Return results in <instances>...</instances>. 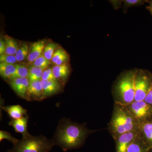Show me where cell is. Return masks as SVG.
Segmentation results:
<instances>
[{"label": "cell", "instance_id": "cb8c5ba5", "mask_svg": "<svg viewBox=\"0 0 152 152\" xmlns=\"http://www.w3.org/2000/svg\"><path fill=\"white\" fill-rule=\"evenodd\" d=\"M57 46V44L53 42H50L45 47L43 54L49 61L52 60Z\"/></svg>", "mask_w": 152, "mask_h": 152}, {"label": "cell", "instance_id": "d4e9b609", "mask_svg": "<svg viewBox=\"0 0 152 152\" xmlns=\"http://www.w3.org/2000/svg\"><path fill=\"white\" fill-rule=\"evenodd\" d=\"M50 62L44 56L43 54L41 55L32 63L31 65L40 68L45 70L48 68Z\"/></svg>", "mask_w": 152, "mask_h": 152}, {"label": "cell", "instance_id": "5b68a950", "mask_svg": "<svg viewBox=\"0 0 152 152\" xmlns=\"http://www.w3.org/2000/svg\"><path fill=\"white\" fill-rule=\"evenodd\" d=\"M152 86V73L145 69H136L134 101H144Z\"/></svg>", "mask_w": 152, "mask_h": 152}, {"label": "cell", "instance_id": "52a82bcc", "mask_svg": "<svg viewBox=\"0 0 152 152\" xmlns=\"http://www.w3.org/2000/svg\"><path fill=\"white\" fill-rule=\"evenodd\" d=\"M139 131H133L121 135L114 139L115 152H126L131 143L139 136Z\"/></svg>", "mask_w": 152, "mask_h": 152}, {"label": "cell", "instance_id": "f546056e", "mask_svg": "<svg viewBox=\"0 0 152 152\" xmlns=\"http://www.w3.org/2000/svg\"><path fill=\"white\" fill-rule=\"evenodd\" d=\"M144 101L152 107V86Z\"/></svg>", "mask_w": 152, "mask_h": 152}, {"label": "cell", "instance_id": "d6986e66", "mask_svg": "<svg viewBox=\"0 0 152 152\" xmlns=\"http://www.w3.org/2000/svg\"><path fill=\"white\" fill-rule=\"evenodd\" d=\"M4 42L6 46L5 54L7 55H15L19 49L16 41L8 36L4 37Z\"/></svg>", "mask_w": 152, "mask_h": 152}, {"label": "cell", "instance_id": "9c48e42d", "mask_svg": "<svg viewBox=\"0 0 152 152\" xmlns=\"http://www.w3.org/2000/svg\"><path fill=\"white\" fill-rule=\"evenodd\" d=\"M10 81V84L14 91L19 96L26 99L30 84V81L28 78H18Z\"/></svg>", "mask_w": 152, "mask_h": 152}, {"label": "cell", "instance_id": "4316f807", "mask_svg": "<svg viewBox=\"0 0 152 152\" xmlns=\"http://www.w3.org/2000/svg\"><path fill=\"white\" fill-rule=\"evenodd\" d=\"M0 62L12 64H15L18 62L15 55H7L5 53L0 56Z\"/></svg>", "mask_w": 152, "mask_h": 152}, {"label": "cell", "instance_id": "ac0fdd59", "mask_svg": "<svg viewBox=\"0 0 152 152\" xmlns=\"http://www.w3.org/2000/svg\"><path fill=\"white\" fill-rule=\"evenodd\" d=\"M15 71V64L0 63V74L4 78L10 80Z\"/></svg>", "mask_w": 152, "mask_h": 152}, {"label": "cell", "instance_id": "7c38bea8", "mask_svg": "<svg viewBox=\"0 0 152 152\" xmlns=\"http://www.w3.org/2000/svg\"><path fill=\"white\" fill-rule=\"evenodd\" d=\"M45 46V42L44 40L35 42L32 45L27 57L29 64L31 65L37 59L42 55Z\"/></svg>", "mask_w": 152, "mask_h": 152}, {"label": "cell", "instance_id": "ba28073f", "mask_svg": "<svg viewBox=\"0 0 152 152\" xmlns=\"http://www.w3.org/2000/svg\"><path fill=\"white\" fill-rule=\"evenodd\" d=\"M139 136L148 149L152 152V120L139 124Z\"/></svg>", "mask_w": 152, "mask_h": 152}, {"label": "cell", "instance_id": "2e32d148", "mask_svg": "<svg viewBox=\"0 0 152 152\" xmlns=\"http://www.w3.org/2000/svg\"><path fill=\"white\" fill-rule=\"evenodd\" d=\"M69 60L67 53L64 49L58 48L55 52L51 61L55 65H61L67 64Z\"/></svg>", "mask_w": 152, "mask_h": 152}, {"label": "cell", "instance_id": "f1b7e54d", "mask_svg": "<svg viewBox=\"0 0 152 152\" xmlns=\"http://www.w3.org/2000/svg\"><path fill=\"white\" fill-rule=\"evenodd\" d=\"M111 4L114 10H118L122 6L124 0H111L109 1Z\"/></svg>", "mask_w": 152, "mask_h": 152}, {"label": "cell", "instance_id": "1f68e13d", "mask_svg": "<svg viewBox=\"0 0 152 152\" xmlns=\"http://www.w3.org/2000/svg\"><path fill=\"white\" fill-rule=\"evenodd\" d=\"M148 4L147 5L146 8L150 12L152 16V0L148 1Z\"/></svg>", "mask_w": 152, "mask_h": 152}, {"label": "cell", "instance_id": "7402d4cb", "mask_svg": "<svg viewBox=\"0 0 152 152\" xmlns=\"http://www.w3.org/2000/svg\"><path fill=\"white\" fill-rule=\"evenodd\" d=\"M148 2V0H124L123 12L125 13L129 8L142 6Z\"/></svg>", "mask_w": 152, "mask_h": 152}, {"label": "cell", "instance_id": "4fadbf2b", "mask_svg": "<svg viewBox=\"0 0 152 152\" xmlns=\"http://www.w3.org/2000/svg\"><path fill=\"white\" fill-rule=\"evenodd\" d=\"M28 117L26 116L18 119H13L9 123V125L12 126L17 132L20 133L23 137H26L30 135L27 131V124Z\"/></svg>", "mask_w": 152, "mask_h": 152}, {"label": "cell", "instance_id": "603a6c76", "mask_svg": "<svg viewBox=\"0 0 152 152\" xmlns=\"http://www.w3.org/2000/svg\"><path fill=\"white\" fill-rule=\"evenodd\" d=\"M28 46L26 43H24L19 48L15 55L18 62L23 61L26 57H28Z\"/></svg>", "mask_w": 152, "mask_h": 152}, {"label": "cell", "instance_id": "5bb4252c", "mask_svg": "<svg viewBox=\"0 0 152 152\" xmlns=\"http://www.w3.org/2000/svg\"><path fill=\"white\" fill-rule=\"evenodd\" d=\"M52 70L55 77L59 83L66 82L70 73L69 66L67 64L61 65H55L52 68Z\"/></svg>", "mask_w": 152, "mask_h": 152}, {"label": "cell", "instance_id": "8fae6325", "mask_svg": "<svg viewBox=\"0 0 152 152\" xmlns=\"http://www.w3.org/2000/svg\"><path fill=\"white\" fill-rule=\"evenodd\" d=\"M41 82L43 91L44 99L56 94L62 90L61 84L59 82L41 80Z\"/></svg>", "mask_w": 152, "mask_h": 152}, {"label": "cell", "instance_id": "ffe728a7", "mask_svg": "<svg viewBox=\"0 0 152 152\" xmlns=\"http://www.w3.org/2000/svg\"><path fill=\"white\" fill-rule=\"evenodd\" d=\"M45 70L31 65L28 68V79L30 82L41 80L43 73Z\"/></svg>", "mask_w": 152, "mask_h": 152}, {"label": "cell", "instance_id": "44dd1931", "mask_svg": "<svg viewBox=\"0 0 152 152\" xmlns=\"http://www.w3.org/2000/svg\"><path fill=\"white\" fill-rule=\"evenodd\" d=\"M16 71L10 80L18 78H28V68L23 65L15 64Z\"/></svg>", "mask_w": 152, "mask_h": 152}, {"label": "cell", "instance_id": "30bf717a", "mask_svg": "<svg viewBox=\"0 0 152 152\" xmlns=\"http://www.w3.org/2000/svg\"><path fill=\"white\" fill-rule=\"evenodd\" d=\"M44 99L43 91L41 80L30 82L26 99L28 101H42Z\"/></svg>", "mask_w": 152, "mask_h": 152}, {"label": "cell", "instance_id": "9a60e30c", "mask_svg": "<svg viewBox=\"0 0 152 152\" xmlns=\"http://www.w3.org/2000/svg\"><path fill=\"white\" fill-rule=\"evenodd\" d=\"M10 117L13 119H18L27 115V110L19 105L2 107Z\"/></svg>", "mask_w": 152, "mask_h": 152}, {"label": "cell", "instance_id": "484cf974", "mask_svg": "<svg viewBox=\"0 0 152 152\" xmlns=\"http://www.w3.org/2000/svg\"><path fill=\"white\" fill-rule=\"evenodd\" d=\"M4 139L12 143L14 145H16L20 141V140L14 137L10 133L6 132V131H0V141L1 142L3 140H4Z\"/></svg>", "mask_w": 152, "mask_h": 152}, {"label": "cell", "instance_id": "e0dca14e", "mask_svg": "<svg viewBox=\"0 0 152 152\" xmlns=\"http://www.w3.org/2000/svg\"><path fill=\"white\" fill-rule=\"evenodd\" d=\"M126 152H150L140 136L130 145Z\"/></svg>", "mask_w": 152, "mask_h": 152}, {"label": "cell", "instance_id": "3957f363", "mask_svg": "<svg viewBox=\"0 0 152 152\" xmlns=\"http://www.w3.org/2000/svg\"><path fill=\"white\" fill-rule=\"evenodd\" d=\"M136 69L126 70L117 77L112 87L114 102L126 105L135 100Z\"/></svg>", "mask_w": 152, "mask_h": 152}, {"label": "cell", "instance_id": "6da1fadb", "mask_svg": "<svg viewBox=\"0 0 152 152\" xmlns=\"http://www.w3.org/2000/svg\"><path fill=\"white\" fill-rule=\"evenodd\" d=\"M93 132L84 125L63 119L60 121L53 140L55 145L58 146L64 151H67L81 147L88 135Z\"/></svg>", "mask_w": 152, "mask_h": 152}, {"label": "cell", "instance_id": "8992f818", "mask_svg": "<svg viewBox=\"0 0 152 152\" xmlns=\"http://www.w3.org/2000/svg\"><path fill=\"white\" fill-rule=\"evenodd\" d=\"M124 106L139 124L152 120V107L145 101H134Z\"/></svg>", "mask_w": 152, "mask_h": 152}, {"label": "cell", "instance_id": "83f0119b", "mask_svg": "<svg viewBox=\"0 0 152 152\" xmlns=\"http://www.w3.org/2000/svg\"><path fill=\"white\" fill-rule=\"evenodd\" d=\"M42 80H43L47 81H58L57 79L55 77L52 68H48L44 71L42 76Z\"/></svg>", "mask_w": 152, "mask_h": 152}, {"label": "cell", "instance_id": "277c9868", "mask_svg": "<svg viewBox=\"0 0 152 152\" xmlns=\"http://www.w3.org/2000/svg\"><path fill=\"white\" fill-rule=\"evenodd\" d=\"M55 143L42 136L34 137L30 135L23 137L16 145L7 152H49Z\"/></svg>", "mask_w": 152, "mask_h": 152}, {"label": "cell", "instance_id": "7a4b0ae2", "mask_svg": "<svg viewBox=\"0 0 152 152\" xmlns=\"http://www.w3.org/2000/svg\"><path fill=\"white\" fill-rule=\"evenodd\" d=\"M139 123L124 105L114 102L108 129L114 140L125 133L139 129Z\"/></svg>", "mask_w": 152, "mask_h": 152}, {"label": "cell", "instance_id": "4dcf8cb0", "mask_svg": "<svg viewBox=\"0 0 152 152\" xmlns=\"http://www.w3.org/2000/svg\"><path fill=\"white\" fill-rule=\"evenodd\" d=\"M6 51V46L4 41L1 38L0 39V54H4Z\"/></svg>", "mask_w": 152, "mask_h": 152}]
</instances>
